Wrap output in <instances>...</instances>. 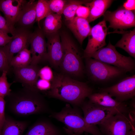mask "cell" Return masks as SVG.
Returning <instances> with one entry per match:
<instances>
[{"label":"cell","mask_w":135,"mask_h":135,"mask_svg":"<svg viewBox=\"0 0 135 135\" xmlns=\"http://www.w3.org/2000/svg\"><path fill=\"white\" fill-rule=\"evenodd\" d=\"M51 81V88L47 95L75 107H80L92 93V89L86 83L64 74H55Z\"/></svg>","instance_id":"obj_1"},{"label":"cell","mask_w":135,"mask_h":135,"mask_svg":"<svg viewBox=\"0 0 135 135\" xmlns=\"http://www.w3.org/2000/svg\"><path fill=\"white\" fill-rule=\"evenodd\" d=\"M8 96L9 108L16 114L26 116L50 112L47 102L36 89L24 87L11 92Z\"/></svg>","instance_id":"obj_2"},{"label":"cell","mask_w":135,"mask_h":135,"mask_svg":"<svg viewBox=\"0 0 135 135\" xmlns=\"http://www.w3.org/2000/svg\"><path fill=\"white\" fill-rule=\"evenodd\" d=\"M63 123L68 135H81L84 132L92 135H103L96 126L90 125L85 120L76 107H72L69 104L60 112L50 116Z\"/></svg>","instance_id":"obj_3"},{"label":"cell","mask_w":135,"mask_h":135,"mask_svg":"<svg viewBox=\"0 0 135 135\" xmlns=\"http://www.w3.org/2000/svg\"><path fill=\"white\" fill-rule=\"evenodd\" d=\"M63 50V56L60 65L64 74L80 77L83 74L84 66L82 55L70 36L66 32L60 33Z\"/></svg>","instance_id":"obj_4"},{"label":"cell","mask_w":135,"mask_h":135,"mask_svg":"<svg viewBox=\"0 0 135 135\" xmlns=\"http://www.w3.org/2000/svg\"><path fill=\"white\" fill-rule=\"evenodd\" d=\"M91 58L109 64H112L123 70L125 72L134 69L135 61L130 56L119 53L110 41L106 47L100 49L92 55Z\"/></svg>","instance_id":"obj_5"},{"label":"cell","mask_w":135,"mask_h":135,"mask_svg":"<svg viewBox=\"0 0 135 135\" xmlns=\"http://www.w3.org/2000/svg\"><path fill=\"white\" fill-rule=\"evenodd\" d=\"M128 114L118 112L112 115L98 125L103 135H129L134 126V120Z\"/></svg>","instance_id":"obj_6"},{"label":"cell","mask_w":135,"mask_h":135,"mask_svg":"<svg viewBox=\"0 0 135 135\" xmlns=\"http://www.w3.org/2000/svg\"><path fill=\"white\" fill-rule=\"evenodd\" d=\"M87 73L94 81H104L112 79L125 72L120 69L92 58L85 59Z\"/></svg>","instance_id":"obj_7"},{"label":"cell","mask_w":135,"mask_h":135,"mask_svg":"<svg viewBox=\"0 0 135 135\" xmlns=\"http://www.w3.org/2000/svg\"><path fill=\"white\" fill-rule=\"evenodd\" d=\"M80 107L86 122L88 124L94 126L98 125L109 117L121 112L116 108L102 106L89 101H84Z\"/></svg>","instance_id":"obj_8"},{"label":"cell","mask_w":135,"mask_h":135,"mask_svg":"<svg viewBox=\"0 0 135 135\" xmlns=\"http://www.w3.org/2000/svg\"><path fill=\"white\" fill-rule=\"evenodd\" d=\"M106 22L104 20L91 28L88 36V42L84 51L83 58H91L94 52L106 44L108 28Z\"/></svg>","instance_id":"obj_9"},{"label":"cell","mask_w":135,"mask_h":135,"mask_svg":"<svg viewBox=\"0 0 135 135\" xmlns=\"http://www.w3.org/2000/svg\"><path fill=\"white\" fill-rule=\"evenodd\" d=\"M103 16L104 20L110 23L108 28L122 30L135 26L134 10L121 7L114 11H106Z\"/></svg>","instance_id":"obj_10"},{"label":"cell","mask_w":135,"mask_h":135,"mask_svg":"<svg viewBox=\"0 0 135 135\" xmlns=\"http://www.w3.org/2000/svg\"><path fill=\"white\" fill-rule=\"evenodd\" d=\"M100 90L114 97L117 101L123 102L135 96V75L125 78L115 84Z\"/></svg>","instance_id":"obj_11"},{"label":"cell","mask_w":135,"mask_h":135,"mask_svg":"<svg viewBox=\"0 0 135 135\" xmlns=\"http://www.w3.org/2000/svg\"><path fill=\"white\" fill-rule=\"evenodd\" d=\"M31 33L28 29L16 28L9 42L2 47L10 64L14 54L18 53L24 48H27L30 44Z\"/></svg>","instance_id":"obj_12"},{"label":"cell","mask_w":135,"mask_h":135,"mask_svg":"<svg viewBox=\"0 0 135 135\" xmlns=\"http://www.w3.org/2000/svg\"><path fill=\"white\" fill-rule=\"evenodd\" d=\"M31 61L30 64L36 65L47 60L46 42L44 35L39 28L32 33L30 40Z\"/></svg>","instance_id":"obj_13"},{"label":"cell","mask_w":135,"mask_h":135,"mask_svg":"<svg viewBox=\"0 0 135 135\" xmlns=\"http://www.w3.org/2000/svg\"><path fill=\"white\" fill-rule=\"evenodd\" d=\"M45 36L47 39V61L53 67H57L59 66L63 56L60 33L58 32Z\"/></svg>","instance_id":"obj_14"},{"label":"cell","mask_w":135,"mask_h":135,"mask_svg":"<svg viewBox=\"0 0 135 135\" xmlns=\"http://www.w3.org/2000/svg\"><path fill=\"white\" fill-rule=\"evenodd\" d=\"M40 70L37 65L31 64L21 67L14 68L16 77L24 87L36 90V85Z\"/></svg>","instance_id":"obj_15"},{"label":"cell","mask_w":135,"mask_h":135,"mask_svg":"<svg viewBox=\"0 0 135 135\" xmlns=\"http://www.w3.org/2000/svg\"><path fill=\"white\" fill-rule=\"evenodd\" d=\"M25 0H0V11L10 26L14 29L24 5Z\"/></svg>","instance_id":"obj_16"},{"label":"cell","mask_w":135,"mask_h":135,"mask_svg":"<svg viewBox=\"0 0 135 135\" xmlns=\"http://www.w3.org/2000/svg\"><path fill=\"white\" fill-rule=\"evenodd\" d=\"M88 98L89 101L95 104L104 107L116 108L122 113L129 114L130 112V110L126 104L113 99L106 92H101L92 93Z\"/></svg>","instance_id":"obj_17"},{"label":"cell","mask_w":135,"mask_h":135,"mask_svg":"<svg viewBox=\"0 0 135 135\" xmlns=\"http://www.w3.org/2000/svg\"><path fill=\"white\" fill-rule=\"evenodd\" d=\"M37 1L30 0L26 2L15 24L18 28L28 29L36 21V7Z\"/></svg>","instance_id":"obj_18"},{"label":"cell","mask_w":135,"mask_h":135,"mask_svg":"<svg viewBox=\"0 0 135 135\" xmlns=\"http://www.w3.org/2000/svg\"><path fill=\"white\" fill-rule=\"evenodd\" d=\"M68 26L73 33L81 45L88 36L91 28L86 19L75 17L68 21Z\"/></svg>","instance_id":"obj_19"},{"label":"cell","mask_w":135,"mask_h":135,"mask_svg":"<svg viewBox=\"0 0 135 135\" xmlns=\"http://www.w3.org/2000/svg\"><path fill=\"white\" fill-rule=\"evenodd\" d=\"M60 130L51 122L46 120L36 122L25 135H61Z\"/></svg>","instance_id":"obj_20"},{"label":"cell","mask_w":135,"mask_h":135,"mask_svg":"<svg viewBox=\"0 0 135 135\" xmlns=\"http://www.w3.org/2000/svg\"><path fill=\"white\" fill-rule=\"evenodd\" d=\"M113 1L112 0H94L84 4L90 10L89 15L86 19L89 23L103 15Z\"/></svg>","instance_id":"obj_21"},{"label":"cell","mask_w":135,"mask_h":135,"mask_svg":"<svg viewBox=\"0 0 135 135\" xmlns=\"http://www.w3.org/2000/svg\"><path fill=\"white\" fill-rule=\"evenodd\" d=\"M26 121L15 120L6 117L2 131V135H22L28 125Z\"/></svg>","instance_id":"obj_22"},{"label":"cell","mask_w":135,"mask_h":135,"mask_svg":"<svg viewBox=\"0 0 135 135\" xmlns=\"http://www.w3.org/2000/svg\"><path fill=\"white\" fill-rule=\"evenodd\" d=\"M121 39L114 46L121 48L135 58V29L123 32Z\"/></svg>","instance_id":"obj_23"},{"label":"cell","mask_w":135,"mask_h":135,"mask_svg":"<svg viewBox=\"0 0 135 135\" xmlns=\"http://www.w3.org/2000/svg\"><path fill=\"white\" fill-rule=\"evenodd\" d=\"M62 25L61 15L52 12L45 18L42 30L45 36L58 32Z\"/></svg>","instance_id":"obj_24"},{"label":"cell","mask_w":135,"mask_h":135,"mask_svg":"<svg viewBox=\"0 0 135 135\" xmlns=\"http://www.w3.org/2000/svg\"><path fill=\"white\" fill-rule=\"evenodd\" d=\"M31 55L30 50L25 48L14 56L10 63V66L13 68L21 67L30 64Z\"/></svg>","instance_id":"obj_25"},{"label":"cell","mask_w":135,"mask_h":135,"mask_svg":"<svg viewBox=\"0 0 135 135\" xmlns=\"http://www.w3.org/2000/svg\"><path fill=\"white\" fill-rule=\"evenodd\" d=\"M92 0H68L65 6L62 14L68 21L71 20L75 17L76 10L78 6L89 2Z\"/></svg>","instance_id":"obj_26"},{"label":"cell","mask_w":135,"mask_h":135,"mask_svg":"<svg viewBox=\"0 0 135 135\" xmlns=\"http://www.w3.org/2000/svg\"><path fill=\"white\" fill-rule=\"evenodd\" d=\"M36 10V21L38 23L39 28H41L40 25V21L52 12L49 8L47 0H39L37 1Z\"/></svg>","instance_id":"obj_27"},{"label":"cell","mask_w":135,"mask_h":135,"mask_svg":"<svg viewBox=\"0 0 135 135\" xmlns=\"http://www.w3.org/2000/svg\"><path fill=\"white\" fill-rule=\"evenodd\" d=\"M8 72L4 71L0 76V96L4 98L10 94L11 84L8 81L7 75Z\"/></svg>","instance_id":"obj_28"},{"label":"cell","mask_w":135,"mask_h":135,"mask_svg":"<svg viewBox=\"0 0 135 135\" xmlns=\"http://www.w3.org/2000/svg\"><path fill=\"white\" fill-rule=\"evenodd\" d=\"M68 0H47L50 9L52 12L62 15Z\"/></svg>","instance_id":"obj_29"},{"label":"cell","mask_w":135,"mask_h":135,"mask_svg":"<svg viewBox=\"0 0 135 135\" xmlns=\"http://www.w3.org/2000/svg\"><path fill=\"white\" fill-rule=\"evenodd\" d=\"M6 54L2 47H0V71L8 72L10 67Z\"/></svg>","instance_id":"obj_30"},{"label":"cell","mask_w":135,"mask_h":135,"mask_svg":"<svg viewBox=\"0 0 135 135\" xmlns=\"http://www.w3.org/2000/svg\"><path fill=\"white\" fill-rule=\"evenodd\" d=\"M51 87V83L49 81L42 79L38 80L36 85V89L39 92H46L47 94Z\"/></svg>","instance_id":"obj_31"},{"label":"cell","mask_w":135,"mask_h":135,"mask_svg":"<svg viewBox=\"0 0 135 135\" xmlns=\"http://www.w3.org/2000/svg\"><path fill=\"white\" fill-rule=\"evenodd\" d=\"M16 28L14 29L11 27L5 18L2 16L0 12V30L12 35Z\"/></svg>","instance_id":"obj_32"},{"label":"cell","mask_w":135,"mask_h":135,"mask_svg":"<svg viewBox=\"0 0 135 135\" xmlns=\"http://www.w3.org/2000/svg\"><path fill=\"white\" fill-rule=\"evenodd\" d=\"M39 75L41 79L49 81L52 80L54 77L51 70L47 66H45L40 69Z\"/></svg>","instance_id":"obj_33"},{"label":"cell","mask_w":135,"mask_h":135,"mask_svg":"<svg viewBox=\"0 0 135 135\" xmlns=\"http://www.w3.org/2000/svg\"><path fill=\"white\" fill-rule=\"evenodd\" d=\"M90 10L86 6L82 5L79 6L77 8L76 13V16L86 19L90 14Z\"/></svg>","instance_id":"obj_34"},{"label":"cell","mask_w":135,"mask_h":135,"mask_svg":"<svg viewBox=\"0 0 135 135\" xmlns=\"http://www.w3.org/2000/svg\"><path fill=\"white\" fill-rule=\"evenodd\" d=\"M6 104L4 98L0 96V128L2 131L6 118L5 114Z\"/></svg>","instance_id":"obj_35"},{"label":"cell","mask_w":135,"mask_h":135,"mask_svg":"<svg viewBox=\"0 0 135 135\" xmlns=\"http://www.w3.org/2000/svg\"><path fill=\"white\" fill-rule=\"evenodd\" d=\"M12 38L8 34L0 30V47L6 46Z\"/></svg>","instance_id":"obj_36"},{"label":"cell","mask_w":135,"mask_h":135,"mask_svg":"<svg viewBox=\"0 0 135 135\" xmlns=\"http://www.w3.org/2000/svg\"><path fill=\"white\" fill-rule=\"evenodd\" d=\"M123 7L126 9L129 10H134L135 9V0H127L124 4Z\"/></svg>","instance_id":"obj_37"},{"label":"cell","mask_w":135,"mask_h":135,"mask_svg":"<svg viewBox=\"0 0 135 135\" xmlns=\"http://www.w3.org/2000/svg\"><path fill=\"white\" fill-rule=\"evenodd\" d=\"M129 135H135V126L132 128L129 132Z\"/></svg>","instance_id":"obj_38"},{"label":"cell","mask_w":135,"mask_h":135,"mask_svg":"<svg viewBox=\"0 0 135 135\" xmlns=\"http://www.w3.org/2000/svg\"><path fill=\"white\" fill-rule=\"evenodd\" d=\"M2 130L0 128V135H2Z\"/></svg>","instance_id":"obj_39"}]
</instances>
